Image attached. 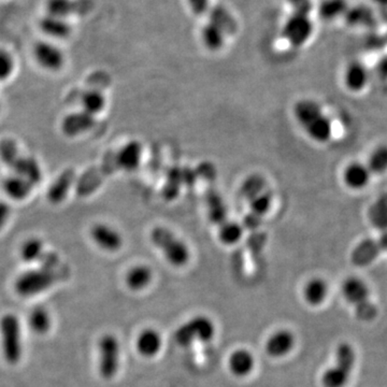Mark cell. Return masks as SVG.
I'll return each instance as SVG.
<instances>
[{"instance_id": "1", "label": "cell", "mask_w": 387, "mask_h": 387, "mask_svg": "<svg viewBox=\"0 0 387 387\" xmlns=\"http://www.w3.org/2000/svg\"><path fill=\"white\" fill-rule=\"evenodd\" d=\"M142 156V147L138 141H131L115 152L104 156L102 164L91 168L77 180L75 191L81 197L88 196L102 185L106 178L115 171H131L138 167Z\"/></svg>"}, {"instance_id": "2", "label": "cell", "mask_w": 387, "mask_h": 387, "mask_svg": "<svg viewBox=\"0 0 387 387\" xmlns=\"http://www.w3.org/2000/svg\"><path fill=\"white\" fill-rule=\"evenodd\" d=\"M294 114L299 125L315 142L325 143L332 135V122L315 100H303L296 104Z\"/></svg>"}, {"instance_id": "3", "label": "cell", "mask_w": 387, "mask_h": 387, "mask_svg": "<svg viewBox=\"0 0 387 387\" xmlns=\"http://www.w3.org/2000/svg\"><path fill=\"white\" fill-rule=\"evenodd\" d=\"M0 158L17 176L24 178L34 187L41 181V168L37 160L22 156L12 140L5 139L0 142Z\"/></svg>"}, {"instance_id": "4", "label": "cell", "mask_w": 387, "mask_h": 387, "mask_svg": "<svg viewBox=\"0 0 387 387\" xmlns=\"http://www.w3.org/2000/svg\"><path fill=\"white\" fill-rule=\"evenodd\" d=\"M0 340L5 361L9 365H17L23 356L22 326L13 313L3 314L0 319Z\"/></svg>"}, {"instance_id": "5", "label": "cell", "mask_w": 387, "mask_h": 387, "mask_svg": "<svg viewBox=\"0 0 387 387\" xmlns=\"http://www.w3.org/2000/svg\"><path fill=\"white\" fill-rule=\"evenodd\" d=\"M356 363L353 346L348 342L339 344L336 351V363L322 375L324 387H344L348 384Z\"/></svg>"}, {"instance_id": "6", "label": "cell", "mask_w": 387, "mask_h": 387, "mask_svg": "<svg viewBox=\"0 0 387 387\" xmlns=\"http://www.w3.org/2000/svg\"><path fill=\"white\" fill-rule=\"evenodd\" d=\"M151 241L162 252L166 259L173 266H184L189 261L191 254L189 247L168 228L162 226L153 228Z\"/></svg>"}, {"instance_id": "7", "label": "cell", "mask_w": 387, "mask_h": 387, "mask_svg": "<svg viewBox=\"0 0 387 387\" xmlns=\"http://www.w3.org/2000/svg\"><path fill=\"white\" fill-rule=\"evenodd\" d=\"M216 176V169L211 164H202L196 169L174 167L168 172L167 183L162 189V195L167 200H172L179 195L181 187H189L196 182L197 178H210Z\"/></svg>"}, {"instance_id": "8", "label": "cell", "mask_w": 387, "mask_h": 387, "mask_svg": "<svg viewBox=\"0 0 387 387\" xmlns=\"http://www.w3.org/2000/svg\"><path fill=\"white\" fill-rule=\"evenodd\" d=\"M55 281L56 274L52 267L44 266L21 274L15 280V290L22 297H34L48 290Z\"/></svg>"}, {"instance_id": "9", "label": "cell", "mask_w": 387, "mask_h": 387, "mask_svg": "<svg viewBox=\"0 0 387 387\" xmlns=\"http://www.w3.org/2000/svg\"><path fill=\"white\" fill-rule=\"evenodd\" d=\"M216 334V326L209 317L198 315L187 321L176 332V341L181 346H189L195 341L208 342Z\"/></svg>"}, {"instance_id": "10", "label": "cell", "mask_w": 387, "mask_h": 387, "mask_svg": "<svg viewBox=\"0 0 387 387\" xmlns=\"http://www.w3.org/2000/svg\"><path fill=\"white\" fill-rule=\"evenodd\" d=\"M314 24L310 17V12L293 11L288 17L283 28V37L294 48L305 46L312 37Z\"/></svg>"}, {"instance_id": "11", "label": "cell", "mask_w": 387, "mask_h": 387, "mask_svg": "<svg viewBox=\"0 0 387 387\" xmlns=\"http://www.w3.org/2000/svg\"><path fill=\"white\" fill-rule=\"evenodd\" d=\"M224 10H222V15H218L214 12L216 17H211L210 21L205 25L201 32V38H202L203 44L209 50L216 51L218 48H222L223 44L225 42V38L227 35L232 34L235 29V24L232 17L225 12L224 17H223Z\"/></svg>"}, {"instance_id": "12", "label": "cell", "mask_w": 387, "mask_h": 387, "mask_svg": "<svg viewBox=\"0 0 387 387\" xmlns=\"http://www.w3.org/2000/svg\"><path fill=\"white\" fill-rule=\"evenodd\" d=\"M100 373L104 380H112L119 371L120 342L114 334H106L100 338Z\"/></svg>"}, {"instance_id": "13", "label": "cell", "mask_w": 387, "mask_h": 387, "mask_svg": "<svg viewBox=\"0 0 387 387\" xmlns=\"http://www.w3.org/2000/svg\"><path fill=\"white\" fill-rule=\"evenodd\" d=\"M35 59L40 67L48 71H59L65 65V54L56 44L38 41L34 46Z\"/></svg>"}, {"instance_id": "14", "label": "cell", "mask_w": 387, "mask_h": 387, "mask_svg": "<svg viewBox=\"0 0 387 387\" xmlns=\"http://www.w3.org/2000/svg\"><path fill=\"white\" fill-rule=\"evenodd\" d=\"M341 293L346 303L354 308L370 300V290L363 279L348 276L342 282Z\"/></svg>"}, {"instance_id": "15", "label": "cell", "mask_w": 387, "mask_h": 387, "mask_svg": "<svg viewBox=\"0 0 387 387\" xmlns=\"http://www.w3.org/2000/svg\"><path fill=\"white\" fill-rule=\"evenodd\" d=\"M380 245L377 239L366 238L358 242L351 253V261L354 266L364 268L369 266L377 261V257L382 254Z\"/></svg>"}, {"instance_id": "16", "label": "cell", "mask_w": 387, "mask_h": 387, "mask_svg": "<svg viewBox=\"0 0 387 387\" xmlns=\"http://www.w3.org/2000/svg\"><path fill=\"white\" fill-rule=\"evenodd\" d=\"M91 237L100 249L116 252L123 245V238L117 230L106 224H96L91 229Z\"/></svg>"}, {"instance_id": "17", "label": "cell", "mask_w": 387, "mask_h": 387, "mask_svg": "<svg viewBox=\"0 0 387 387\" xmlns=\"http://www.w3.org/2000/svg\"><path fill=\"white\" fill-rule=\"evenodd\" d=\"M370 170L367 167V164L364 162H353L344 168L343 183L348 189L352 191H363L364 189L369 185L371 180Z\"/></svg>"}, {"instance_id": "18", "label": "cell", "mask_w": 387, "mask_h": 387, "mask_svg": "<svg viewBox=\"0 0 387 387\" xmlns=\"http://www.w3.org/2000/svg\"><path fill=\"white\" fill-rule=\"evenodd\" d=\"M295 334L288 329H281L274 332L266 343V352L274 358L284 357L292 352L295 346Z\"/></svg>"}, {"instance_id": "19", "label": "cell", "mask_w": 387, "mask_h": 387, "mask_svg": "<svg viewBox=\"0 0 387 387\" xmlns=\"http://www.w3.org/2000/svg\"><path fill=\"white\" fill-rule=\"evenodd\" d=\"M343 81L344 85L350 92H361L365 90L369 82L367 67L361 62H351L344 70Z\"/></svg>"}, {"instance_id": "20", "label": "cell", "mask_w": 387, "mask_h": 387, "mask_svg": "<svg viewBox=\"0 0 387 387\" xmlns=\"http://www.w3.org/2000/svg\"><path fill=\"white\" fill-rule=\"evenodd\" d=\"M94 116L85 111L73 112L68 114L62 122V129L68 137H75L86 133L94 127Z\"/></svg>"}, {"instance_id": "21", "label": "cell", "mask_w": 387, "mask_h": 387, "mask_svg": "<svg viewBox=\"0 0 387 387\" xmlns=\"http://www.w3.org/2000/svg\"><path fill=\"white\" fill-rule=\"evenodd\" d=\"M41 32L53 39H66L70 36L71 26L67 19L46 15L39 23Z\"/></svg>"}, {"instance_id": "22", "label": "cell", "mask_w": 387, "mask_h": 387, "mask_svg": "<svg viewBox=\"0 0 387 387\" xmlns=\"http://www.w3.org/2000/svg\"><path fill=\"white\" fill-rule=\"evenodd\" d=\"M75 180V173L73 169L62 172L61 176L55 180L48 191V200L53 205H59L65 200L68 193L73 187Z\"/></svg>"}, {"instance_id": "23", "label": "cell", "mask_w": 387, "mask_h": 387, "mask_svg": "<svg viewBox=\"0 0 387 387\" xmlns=\"http://www.w3.org/2000/svg\"><path fill=\"white\" fill-rule=\"evenodd\" d=\"M162 340L160 332L155 329H144L137 339L135 346L140 355L143 357L151 358L158 355L162 348Z\"/></svg>"}, {"instance_id": "24", "label": "cell", "mask_w": 387, "mask_h": 387, "mask_svg": "<svg viewBox=\"0 0 387 387\" xmlns=\"http://www.w3.org/2000/svg\"><path fill=\"white\" fill-rule=\"evenodd\" d=\"M254 356L251 352L240 348L234 352L228 359L230 372L236 377H247L254 369Z\"/></svg>"}, {"instance_id": "25", "label": "cell", "mask_w": 387, "mask_h": 387, "mask_svg": "<svg viewBox=\"0 0 387 387\" xmlns=\"http://www.w3.org/2000/svg\"><path fill=\"white\" fill-rule=\"evenodd\" d=\"M32 185L24 178L19 177L17 174L6 178L3 182V189L9 198L15 201H22L32 193Z\"/></svg>"}, {"instance_id": "26", "label": "cell", "mask_w": 387, "mask_h": 387, "mask_svg": "<svg viewBox=\"0 0 387 387\" xmlns=\"http://www.w3.org/2000/svg\"><path fill=\"white\" fill-rule=\"evenodd\" d=\"M206 202L209 218L213 224L220 227L224 223L229 220L225 202L216 189H211L207 191Z\"/></svg>"}, {"instance_id": "27", "label": "cell", "mask_w": 387, "mask_h": 387, "mask_svg": "<svg viewBox=\"0 0 387 387\" xmlns=\"http://www.w3.org/2000/svg\"><path fill=\"white\" fill-rule=\"evenodd\" d=\"M368 220L380 232H387V193L377 197L368 209Z\"/></svg>"}, {"instance_id": "28", "label": "cell", "mask_w": 387, "mask_h": 387, "mask_svg": "<svg viewBox=\"0 0 387 387\" xmlns=\"http://www.w3.org/2000/svg\"><path fill=\"white\" fill-rule=\"evenodd\" d=\"M328 295V285L322 278H313L305 284L303 297L312 307L322 305Z\"/></svg>"}, {"instance_id": "29", "label": "cell", "mask_w": 387, "mask_h": 387, "mask_svg": "<svg viewBox=\"0 0 387 387\" xmlns=\"http://www.w3.org/2000/svg\"><path fill=\"white\" fill-rule=\"evenodd\" d=\"M153 279L152 269L144 265L133 267L125 276L126 285L131 290H141L148 287Z\"/></svg>"}, {"instance_id": "30", "label": "cell", "mask_w": 387, "mask_h": 387, "mask_svg": "<svg viewBox=\"0 0 387 387\" xmlns=\"http://www.w3.org/2000/svg\"><path fill=\"white\" fill-rule=\"evenodd\" d=\"M28 324L35 334H40V336L48 334L52 326L51 315L44 308H34L32 312L29 313Z\"/></svg>"}, {"instance_id": "31", "label": "cell", "mask_w": 387, "mask_h": 387, "mask_svg": "<svg viewBox=\"0 0 387 387\" xmlns=\"http://www.w3.org/2000/svg\"><path fill=\"white\" fill-rule=\"evenodd\" d=\"M367 167L371 174L382 176L387 172V144L377 145L368 158Z\"/></svg>"}, {"instance_id": "32", "label": "cell", "mask_w": 387, "mask_h": 387, "mask_svg": "<svg viewBox=\"0 0 387 387\" xmlns=\"http://www.w3.org/2000/svg\"><path fill=\"white\" fill-rule=\"evenodd\" d=\"M267 189V182L264 178L259 176V174H253L249 176L240 189V194L241 197L245 200L249 201L254 197L258 196L259 194Z\"/></svg>"}, {"instance_id": "33", "label": "cell", "mask_w": 387, "mask_h": 387, "mask_svg": "<svg viewBox=\"0 0 387 387\" xmlns=\"http://www.w3.org/2000/svg\"><path fill=\"white\" fill-rule=\"evenodd\" d=\"M81 104L83 111L94 116L100 113L106 106V98L100 91L90 90L85 92L81 97Z\"/></svg>"}, {"instance_id": "34", "label": "cell", "mask_w": 387, "mask_h": 387, "mask_svg": "<svg viewBox=\"0 0 387 387\" xmlns=\"http://www.w3.org/2000/svg\"><path fill=\"white\" fill-rule=\"evenodd\" d=\"M19 254L25 263H34L44 255V243L38 238H29L21 247Z\"/></svg>"}, {"instance_id": "35", "label": "cell", "mask_w": 387, "mask_h": 387, "mask_svg": "<svg viewBox=\"0 0 387 387\" xmlns=\"http://www.w3.org/2000/svg\"><path fill=\"white\" fill-rule=\"evenodd\" d=\"M242 234L243 230L241 225L234 220H227L218 227V237L222 243L226 245H236L241 239Z\"/></svg>"}, {"instance_id": "36", "label": "cell", "mask_w": 387, "mask_h": 387, "mask_svg": "<svg viewBox=\"0 0 387 387\" xmlns=\"http://www.w3.org/2000/svg\"><path fill=\"white\" fill-rule=\"evenodd\" d=\"M251 214L263 218L268 212L272 202V193L269 189L259 194L258 196L254 197L249 201Z\"/></svg>"}, {"instance_id": "37", "label": "cell", "mask_w": 387, "mask_h": 387, "mask_svg": "<svg viewBox=\"0 0 387 387\" xmlns=\"http://www.w3.org/2000/svg\"><path fill=\"white\" fill-rule=\"evenodd\" d=\"M73 12V3L71 0H48L46 3V15L69 19Z\"/></svg>"}, {"instance_id": "38", "label": "cell", "mask_w": 387, "mask_h": 387, "mask_svg": "<svg viewBox=\"0 0 387 387\" xmlns=\"http://www.w3.org/2000/svg\"><path fill=\"white\" fill-rule=\"evenodd\" d=\"M15 58L9 52L0 48V82L9 79L15 71Z\"/></svg>"}, {"instance_id": "39", "label": "cell", "mask_w": 387, "mask_h": 387, "mask_svg": "<svg viewBox=\"0 0 387 387\" xmlns=\"http://www.w3.org/2000/svg\"><path fill=\"white\" fill-rule=\"evenodd\" d=\"M377 308L371 300L355 308L356 317L361 322H371L377 317Z\"/></svg>"}, {"instance_id": "40", "label": "cell", "mask_w": 387, "mask_h": 387, "mask_svg": "<svg viewBox=\"0 0 387 387\" xmlns=\"http://www.w3.org/2000/svg\"><path fill=\"white\" fill-rule=\"evenodd\" d=\"M344 6L342 0H326L321 8L322 15L324 19H334V17H338L343 10Z\"/></svg>"}, {"instance_id": "41", "label": "cell", "mask_w": 387, "mask_h": 387, "mask_svg": "<svg viewBox=\"0 0 387 387\" xmlns=\"http://www.w3.org/2000/svg\"><path fill=\"white\" fill-rule=\"evenodd\" d=\"M210 0H187L191 11L196 15H203L208 10Z\"/></svg>"}, {"instance_id": "42", "label": "cell", "mask_w": 387, "mask_h": 387, "mask_svg": "<svg viewBox=\"0 0 387 387\" xmlns=\"http://www.w3.org/2000/svg\"><path fill=\"white\" fill-rule=\"evenodd\" d=\"M286 3L292 7L293 11H311V0H285Z\"/></svg>"}, {"instance_id": "43", "label": "cell", "mask_w": 387, "mask_h": 387, "mask_svg": "<svg viewBox=\"0 0 387 387\" xmlns=\"http://www.w3.org/2000/svg\"><path fill=\"white\" fill-rule=\"evenodd\" d=\"M10 214H11V209H10L9 205L3 201H0V230L5 227L9 220Z\"/></svg>"}, {"instance_id": "44", "label": "cell", "mask_w": 387, "mask_h": 387, "mask_svg": "<svg viewBox=\"0 0 387 387\" xmlns=\"http://www.w3.org/2000/svg\"><path fill=\"white\" fill-rule=\"evenodd\" d=\"M377 73L380 75L381 79H387V58L386 59H382L380 64L377 65Z\"/></svg>"}, {"instance_id": "45", "label": "cell", "mask_w": 387, "mask_h": 387, "mask_svg": "<svg viewBox=\"0 0 387 387\" xmlns=\"http://www.w3.org/2000/svg\"><path fill=\"white\" fill-rule=\"evenodd\" d=\"M377 242L382 252H387V232H381L380 237L377 238Z\"/></svg>"}]
</instances>
